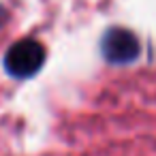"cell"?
Wrapping results in <instances>:
<instances>
[{
  "mask_svg": "<svg viewBox=\"0 0 156 156\" xmlns=\"http://www.w3.org/2000/svg\"><path fill=\"white\" fill-rule=\"evenodd\" d=\"M101 54L109 64H130L139 58V39L126 28H111L101 39Z\"/></svg>",
  "mask_w": 156,
  "mask_h": 156,
  "instance_id": "7a4b0ae2",
  "label": "cell"
},
{
  "mask_svg": "<svg viewBox=\"0 0 156 156\" xmlns=\"http://www.w3.org/2000/svg\"><path fill=\"white\" fill-rule=\"evenodd\" d=\"M2 20H5V11H2V7H0V24H2Z\"/></svg>",
  "mask_w": 156,
  "mask_h": 156,
  "instance_id": "3957f363",
  "label": "cell"
},
{
  "mask_svg": "<svg viewBox=\"0 0 156 156\" xmlns=\"http://www.w3.org/2000/svg\"><path fill=\"white\" fill-rule=\"evenodd\" d=\"M5 71L15 79L34 77L45 64V47L34 39H22L5 54Z\"/></svg>",
  "mask_w": 156,
  "mask_h": 156,
  "instance_id": "6da1fadb",
  "label": "cell"
}]
</instances>
